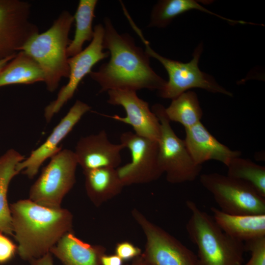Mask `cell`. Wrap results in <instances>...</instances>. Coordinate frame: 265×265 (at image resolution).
<instances>
[{
	"label": "cell",
	"mask_w": 265,
	"mask_h": 265,
	"mask_svg": "<svg viewBox=\"0 0 265 265\" xmlns=\"http://www.w3.org/2000/svg\"><path fill=\"white\" fill-rule=\"evenodd\" d=\"M201 185L222 212L234 215L265 214V198L250 185L218 173L200 175Z\"/></svg>",
	"instance_id": "cell-7"
},
{
	"label": "cell",
	"mask_w": 265,
	"mask_h": 265,
	"mask_svg": "<svg viewBox=\"0 0 265 265\" xmlns=\"http://www.w3.org/2000/svg\"><path fill=\"white\" fill-rule=\"evenodd\" d=\"M115 253L123 260H128L139 256L141 250L130 242L125 241L117 244Z\"/></svg>",
	"instance_id": "cell-28"
},
{
	"label": "cell",
	"mask_w": 265,
	"mask_h": 265,
	"mask_svg": "<svg viewBox=\"0 0 265 265\" xmlns=\"http://www.w3.org/2000/svg\"><path fill=\"white\" fill-rule=\"evenodd\" d=\"M104 35V26L100 24L96 25L93 39L89 45L78 54L69 57L68 82L60 89L56 99L45 107L44 116L47 122L50 121L54 115L73 97L80 82L92 71L93 66L109 55L108 51H103Z\"/></svg>",
	"instance_id": "cell-11"
},
{
	"label": "cell",
	"mask_w": 265,
	"mask_h": 265,
	"mask_svg": "<svg viewBox=\"0 0 265 265\" xmlns=\"http://www.w3.org/2000/svg\"><path fill=\"white\" fill-rule=\"evenodd\" d=\"M107 94V103L121 106L126 115L125 117L118 115L105 116L130 125L134 133L139 136L159 141L160 133L159 120L149 107V104L140 99L136 91L115 89L108 91Z\"/></svg>",
	"instance_id": "cell-13"
},
{
	"label": "cell",
	"mask_w": 265,
	"mask_h": 265,
	"mask_svg": "<svg viewBox=\"0 0 265 265\" xmlns=\"http://www.w3.org/2000/svg\"><path fill=\"white\" fill-rule=\"evenodd\" d=\"M25 159L16 150L11 149L0 157V232L13 235L12 216L7 194L12 179L19 172L17 167Z\"/></svg>",
	"instance_id": "cell-19"
},
{
	"label": "cell",
	"mask_w": 265,
	"mask_h": 265,
	"mask_svg": "<svg viewBox=\"0 0 265 265\" xmlns=\"http://www.w3.org/2000/svg\"><path fill=\"white\" fill-rule=\"evenodd\" d=\"M91 109L87 104L77 100L67 113L54 128L45 141L32 151L29 156L18 163L17 169L32 178L43 162L61 150L60 143L70 132L82 117Z\"/></svg>",
	"instance_id": "cell-14"
},
{
	"label": "cell",
	"mask_w": 265,
	"mask_h": 265,
	"mask_svg": "<svg viewBox=\"0 0 265 265\" xmlns=\"http://www.w3.org/2000/svg\"><path fill=\"white\" fill-rule=\"evenodd\" d=\"M152 111L160 125L159 144V163L167 181L172 184L192 182L200 175L202 165L196 164L191 158L184 140L175 133L170 121L161 104H155Z\"/></svg>",
	"instance_id": "cell-6"
},
{
	"label": "cell",
	"mask_w": 265,
	"mask_h": 265,
	"mask_svg": "<svg viewBox=\"0 0 265 265\" xmlns=\"http://www.w3.org/2000/svg\"><path fill=\"white\" fill-rule=\"evenodd\" d=\"M83 173L87 193L95 203L102 202L116 195L124 186L116 168H101L84 171Z\"/></svg>",
	"instance_id": "cell-21"
},
{
	"label": "cell",
	"mask_w": 265,
	"mask_h": 265,
	"mask_svg": "<svg viewBox=\"0 0 265 265\" xmlns=\"http://www.w3.org/2000/svg\"><path fill=\"white\" fill-rule=\"evenodd\" d=\"M74 16L63 11L46 31L31 37L22 50L39 65L44 75L47 89L51 92L58 87L62 78H68L69 66L67 50Z\"/></svg>",
	"instance_id": "cell-4"
},
{
	"label": "cell",
	"mask_w": 265,
	"mask_h": 265,
	"mask_svg": "<svg viewBox=\"0 0 265 265\" xmlns=\"http://www.w3.org/2000/svg\"><path fill=\"white\" fill-rule=\"evenodd\" d=\"M130 25L145 45V50L148 54L158 60L167 71L168 80L158 91L160 97L172 100L193 88L233 96L232 93L219 85L212 76L200 70L198 62L203 51L202 44L199 45L194 50L193 58L188 62L183 63L166 58L156 52L135 23L132 22Z\"/></svg>",
	"instance_id": "cell-5"
},
{
	"label": "cell",
	"mask_w": 265,
	"mask_h": 265,
	"mask_svg": "<svg viewBox=\"0 0 265 265\" xmlns=\"http://www.w3.org/2000/svg\"><path fill=\"white\" fill-rule=\"evenodd\" d=\"M17 248L24 260L39 258L49 253L61 238L70 232L72 215L67 210L52 208L30 199L10 206Z\"/></svg>",
	"instance_id": "cell-2"
},
{
	"label": "cell",
	"mask_w": 265,
	"mask_h": 265,
	"mask_svg": "<svg viewBox=\"0 0 265 265\" xmlns=\"http://www.w3.org/2000/svg\"><path fill=\"white\" fill-rule=\"evenodd\" d=\"M133 215L145 234L142 256L150 265H200L197 256L177 239L138 212Z\"/></svg>",
	"instance_id": "cell-12"
},
{
	"label": "cell",
	"mask_w": 265,
	"mask_h": 265,
	"mask_svg": "<svg viewBox=\"0 0 265 265\" xmlns=\"http://www.w3.org/2000/svg\"><path fill=\"white\" fill-rule=\"evenodd\" d=\"M185 130V144L193 160L198 165L215 160L227 166L233 158L241 155L240 151L231 150L218 141L201 122Z\"/></svg>",
	"instance_id": "cell-16"
},
{
	"label": "cell",
	"mask_w": 265,
	"mask_h": 265,
	"mask_svg": "<svg viewBox=\"0 0 265 265\" xmlns=\"http://www.w3.org/2000/svg\"><path fill=\"white\" fill-rule=\"evenodd\" d=\"M123 261L116 254H104L101 258V265H123Z\"/></svg>",
	"instance_id": "cell-29"
},
{
	"label": "cell",
	"mask_w": 265,
	"mask_h": 265,
	"mask_svg": "<svg viewBox=\"0 0 265 265\" xmlns=\"http://www.w3.org/2000/svg\"><path fill=\"white\" fill-rule=\"evenodd\" d=\"M131 265H150L144 259L143 256L140 255L135 258Z\"/></svg>",
	"instance_id": "cell-31"
},
{
	"label": "cell",
	"mask_w": 265,
	"mask_h": 265,
	"mask_svg": "<svg viewBox=\"0 0 265 265\" xmlns=\"http://www.w3.org/2000/svg\"></svg>",
	"instance_id": "cell-33"
},
{
	"label": "cell",
	"mask_w": 265,
	"mask_h": 265,
	"mask_svg": "<svg viewBox=\"0 0 265 265\" xmlns=\"http://www.w3.org/2000/svg\"><path fill=\"white\" fill-rule=\"evenodd\" d=\"M192 10L204 12L226 20L231 25L237 23L236 20L223 17L215 14L195 0H162L159 1L152 10L148 27L163 28L167 26L177 16Z\"/></svg>",
	"instance_id": "cell-22"
},
{
	"label": "cell",
	"mask_w": 265,
	"mask_h": 265,
	"mask_svg": "<svg viewBox=\"0 0 265 265\" xmlns=\"http://www.w3.org/2000/svg\"><path fill=\"white\" fill-rule=\"evenodd\" d=\"M105 251L103 247L84 242L71 232L64 234L50 250L64 265H101Z\"/></svg>",
	"instance_id": "cell-18"
},
{
	"label": "cell",
	"mask_w": 265,
	"mask_h": 265,
	"mask_svg": "<svg viewBox=\"0 0 265 265\" xmlns=\"http://www.w3.org/2000/svg\"><path fill=\"white\" fill-rule=\"evenodd\" d=\"M228 176L250 185L265 198V167L249 159L238 157L233 158L227 166Z\"/></svg>",
	"instance_id": "cell-25"
},
{
	"label": "cell",
	"mask_w": 265,
	"mask_h": 265,
	"mask_svg": "<svg viewBox=\"0 0 265 265\" xmlns=\"http://www.w3.org/2000/svg\"><path fill=\"white\" fill-rule=\"evenodd\" d=\"M44 81V73L39 65L23 51L18 52L0 72V87Z\"/></svg>",
	"instance_id": "cell-20"
},
{
	"label": "cell",
	"mask_w": 265,
	"mask_h": 265,
	"mask_svg": "<svg viewBox=\"0 0 265 265\" xmlns=\"http://www.w3.org/2000/svg\"><path fill=\"white\" fill-rule=\"evenodd\" d=\"M78 165L74 152L61 150L51 158L30 187L29 199L44 207L60 208L63 198L75 183Z\"/></svg>",
	"instance_id": "cell-8"
},
{
	"label": "cell",
	"mask_w": 265,
	"mask_h": 265,
	"mask_svg": "<svg viewBox=\"0 0 265 265\" xmlns=\"http://www.w3.org/2000/svg\"><path fill=\"white\" fill-rule=\"evenodd\" d=\"M104 23L103 47L108 50L110 59L89 74L100 85V92L161 89L166 81L152 68L145 50L136 45L130 34L119 33L109 18L105 17Z\"/></svg>",
	"instance_id": "cell-1"
},
{
	"label": "cell",
	"mask_w": 265,
	"mask_h": 265,
	"mask_svg": "<svg viewBox=\"0 0 265 265\" xmlns=\"http://www.w3.org/2000/svg\"><path fill=\"white\" fill-rule=\"evenodd\" d=\"M32 265H53L52 258L49 253L37 259L30 260Z\"/></svg>",
	"instance_id": "cell-30"
},
{
	"label": "cell",
	"mask_w": 265,
	"mask_h": 265,
	"mask_svg": "<svg viewBox=\"0 0 265 265\" xmlns=\"http://www.w3.org/2000/svg\"><path fill=\"white\" fill-rule=\"evenodd\" d=\"M218 226L232 238L245 242L265 236V214L234 215L211 208Z\"/></svg>",
	"instance_id": "cell-17"
},
{
	"label": "cell",
	"mask_w": 265,
	"mask_h": 265,
	"mask_svg": "<svg viewBox=\"0 0 265 265\" xmlns=\"http://www.w3.org/2000/svg\"><path fill=\"white\" fill-rule=\"evenodd\" d=\"M15 55L16 54L0 59V72L4 68L7 63L14 57Z\"/></svg>",
	"instance_id": "cell-32"
},
{
	"label": "cell",
	"mask_w": 265,
	"mask_h": 265,
	"mask_svg": "<svg viewBox=\"0 0 265 265\" xmlns=\"http://www.w3.org/2000/svg\"><path fill=\"white\" fill-rule=\"evenodd\" d=\"M120 141L131 155V162L116 168L124 186L149 183L161 176L163 172L159 163L158 141L131 131L122 133Z\"/></svg>",
	"instance_id": "cell-9"
},
{
	"label": "cell",
	"mask_w": 265,
	"mask_h": 265,
	"mask_svg": "<svg viewBox=\"0 0 265 265\" xmlns=\"http://www.w3.org/2000/svg\"><path fill=\"white\" fill-rule=\"evenodd\" d=\"M245 252H250L251 257L244 265H265V236L244 242Z\"/></svg>",
	"instance_id": "cell-26"
},
{
	"label": "cell",
	"mask_w": 265,
	"mask_h": 265,
	"mask_svg": "<svg viewBox=\"0 0 265 265\" xmlns=\"http://www.w3.org/2000/svg\"><path fill=\"white\" fill-rule=\"evenodd\" d=\"M31 5L21 0H0V59L16 54L39 33L30 20Z\"/></svg>",
	"instance_id": "cell-10"
},
{
	"label": "cell",
	"mask_w": 265,
	"mask_h": 265,
	"mask_svg": "<svg viewBox=\"0 0 265 265\" xmlns=\"http://www.w3.org/2000/svg\"><path fill=\"white\" fill-rule=\"evenodd\" d=\"M16 250V245L0 232V264L6 263L11 259Z\"/></svg>",
	"instance_id": "cell-27"
},
{
	"label": "cell",
	"mask_w": 265,
	"mask_h": 265,
	"mask_svg": "<svg viewBox=\"0 0 265 265\" xmlns=\"http://www.w3.org/2000/svg\"><path fill=\"white\" fill-rule=\"evenodd\" d=\"M165 112L170 121L182 124L185 129L201 122L203 111L196 93L188 91L172 99Z\"/></svg>",
	"instance_id": "cell-24"
},
{
	"label": "cell",
	"mask_w": 265,
	"mask_h": 265,
	"mask_svg": "<svg viewBox=\"0 0 265 265\" xmlns=\"http://www.w3.org/2000/svg\"><path fill=\"white\" fill-rule=\"evenodd\" d=\"M186 205L190 213L186 232L197 247L200 265H242L244 242L225 233L212 216L193 201L187 200Z\"/></svg>",
	"instance_id": "cell-3"
},
{
	"label": "cell",
	"mask_w": 265,
	"mask_h": 265,
	"mask_svg": "<svg viewBox=\"0 0 265 265\" xmlns=\"http://www.w3.org/2000/svg\"><path fill=\"white\" fill-rule=\"evenodd\" d=\"M98 3L97 0H80L74 16L76 22L75 33L73 39L67 50L68 57H72L82 51L86 41H91L94 35L92 23L94 12Z\"/></svg>",
	"instance_id": "cell-23"
},
{
	"label": "cell",
	"mask_w": 265,
	"mask_h": 265,
	"mask_svg": "<svg viewBox=\"0 0 265 265\" xmlns=\"http://www.w3.org/2000/svg\"><path fill=\"white\" fill-rule=\"evenodd\" d=\"M121 143H112L105 131L82 137L78 141L74 153L78 164L84 171L101 168H117L122 161Z\"/></svg>",
	"instance_id": "cell-15"
}]
</instances>
